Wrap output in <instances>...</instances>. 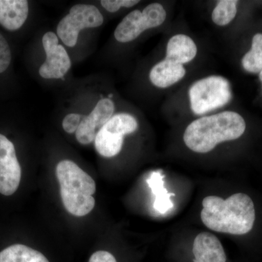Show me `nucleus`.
I'll list each match as a JSON object with an SVG mask.
<instances>
[{"label":"nucleus","mask_w":262,"mask_h":262,"mask_svg":"<svg viewBox=\"0 0 262 262\" xmlns=\"http://www.w3.org/2000/svg\"><path fill=\"white\" fill-rule=\"evenodd\" d=\"M202 204V222L211 230L234 235H243L252 230L256 211L248 194L236 193L226 200L208 196Z\"/></svg>","instance_id":"f257e3e1"},{"label":"nucleus","mask_w":262,"mask_h":262,"mask_svg":"<svg viewBox=\"0 0 262 262\" xmlns=\"http://www.w3.org/2000/svg\"><path fill=\"white\" fill-rule=\"evenodd\" d=\"M244 117L234 112H224L201 117L189 124L184 134V141L196 153H208L219 144L239 139L246 130Z\"/></svg>","instance_id":"f03ea898"},{"label":"nucleus","mask_w":262,"mask_h":262,"mask_svg":"<svg viewBox=\"0 0 262 262\" xmlns=\"http://www.w3.org/2000/svg\"><path fill=\"white\" fill-rule=\"evenodd\" d=\"M62 202L67 211L75 216H84L95 206L96 182L92 177L69 160H62L56 166Z\"/></svg>","instance_id":"7ed1b4c3"},{"label":"nucleus","mask_w":262,"mask_h":262,"mask_svg":"<svg viewBox=\"0 0 262 262\" xmlns=\"http://www.w3.org/2000/svg\"><path fill=\"white\" fill-rule=\"evenodd\" d=\"M189 96L193 113L201 115L227 105L232 99V91L227 79L211 76L193 84Z\"/></svg>","instance_id":"20e7f679"},{"label":"nucleus","mask_w":262,"mask_h":262,"mask_svg":"<svg viewBox=\"0 0 262 262\" xmlns=\"http://www.w3.org/2000/svg\"><path fill=\"white\" fill-rule=\"evenodd\" d=\"M138 126L135 117L128 114H117L112 117L96 134V151L104 158L116 156L121 151L124 136L135 132Z\"/></svg>","instance_id":"39448f33"},{"label":"nucleus","mask_w":262,"mask_h":262,"mask_svg":"<svg viewBox=\"0 0 262 262\" xmlns=\"http://www.w3.org/2000/svg\"><path fill=\"white\" fill-rule=\"evenodd\" d=\"M103 22V15L94 5H75L58 24V37L66 46L75 47L81 30L96 28L102 25Z\"/></svg>","instance_id":"423d86ee"},{"label":"nucleus","mask_w":262,"mask_h":262,"mask_svg":"<svg viewBox=\"0 0 262 262\" xmlns=\"http://www.w3.org/2000/svg\"><path fill=\"white\" fill-rule=\"evenodd\" d=\"M42 46L46 59L39 68V75L45 79L61 78L70 70V56L63 46L58 44V36L55 33L44 34Z\"/></svg>","instance_id":"0eeeda50"},{"label":"nucleus","mask_w":262,"mask_h":262,"mask_svg":"<svg viewBox=\"0 0 262 262\" xmlns=\"http://www.w3.org/2000/svg\"><path fill=\"white\" fill-rule=\"evenodd\" d=\"M20 179L21 168L15 146L8 138L0 134V193L5 196L14 194Z\"/></svg>","instance_id":"6e6552de"},{"label":"nucleus","mask_w":262,"mask_h":262,"mask_svg":"<svg viewBox=\"0 0 262 262\" xmlns=\"http://www.w3.org/2000/svg\"><path fill=\"white\" fill-rule=\"evenodd\" d=\"M115 112V104L108 98H102L98 101L91 114L82 120L80 126L76 131V139L80 144H91L96 139V134L112 118Z\"/></svg>","instance_id":"1a4fd4ad"},{"label":"nucleus","mask_w":262,"mask_h":262,"mask_svg":"<svg viewBox=\"0 0 262 262\" xmlns=\"http://www.w3.org/2000/svg\"><path fill=\"white\" fill-rule=\"evenodd\" d=\"M193 262H227V255L220 239L210 232H201L192 246Z\"/></svg>","instance_id":"9d476101"},{"label":"nucleus","mask_w":262,"mask_h":262,"mask_svg":"<svg viewBox=\"0 0 262 262\" xmlns=\"http://www.w3.org/2000/svg\"><path fill=\"white\" fill-rule=\"evenodd\" d=\"M28 14L29 3L26 0H0V24L5 29L18 30Z\"/></svg>","instance_id":"9b49d317"},{"label":"nucleus","mask_w":262,"mask_h":262,"mask_svg":"<svg viewBox=\"0 0 262 262\" xmlns=\"http://www.w3.org/2000/svg\"><path fill=\"white\" fill-rule=\"evenodd\" d=\"M185 75L184 66L164 59L151 69L149 78L156 87L165 89L178 82Z\"/></svg>","instance_id":"f8f14e48"},{"label":"nucleus","mask_w":262,"mask_h":262,"mask_svg":"<svg viewBox=\"0 0 262 262\" xmlns=\"http://www.w3.org/2000/svg\"><path fill=\"white\" fill-rule=\"evenodd\" d=\"M196 53L198 48L192 38L185 34H177L168 41L165 59L183 65L192 61Z\"/></svg>","instance_id":"ddd939ff"},{"label":"nucleus","mask_w":262,"mask_h":262,"mask_svg":"<svg viewBox=\"0 0 262 262\" xmlns=\"http://www.w3.org/2000/svg\"><path fill=\"white\" fill-rule=\"evenodd\" d=\"M149 27L142 12L135 10L127 14L117 26L115 37L118 42H129L139 37Z\"/></svg>","instance_id":"4468645a"},{"label":"nucleus","mask_w":262,"mask_h":262,"mask_svg":"<svg viewBox=\"0 0 262 262\" xmlns=\"http://www.w3.org/2000/svg\"><path fill=\"white\" fill-rule=\"evenodd\" d=\"M0 262H50L42 253L22 244H15L0 252Z\"/></svg>","instance_id":"2eb2a0df"},{"label":"nucleus","mask_w":262,"mask_h":262,"mask_svg":"<svg viewBox=\"0 0 262 262\" xmlns=\"http://www.w3.org/2000/svg\"><path fill=\"white\" fill-rule=\"evenodd\" d=\"M163 178V176L159 172H154L146 180L151 192L155 195L154 208L161 214L173 208V203L170 198L175 196L174 193H169L164 186Z\"/></svg>","instance_id":"dca6fc26"},{"label":"nucleus","mask_w":262,"mask_h":262,"mask_svg":"<svg viewBox=\"0 0 262 262\" xmlns=\"http://www.w3.org/2000/svg\"><path fill=\"white\" fill-rule=\"evenodd\" d=\"M244 70L250 73H260L262 70V34L253 36L251 48L242 58Z\"/></svg>","instance_id":"f3484780"},{"label":"nucleus","mask_w":262,"mask_h":262,"mask_svg":"<svg viewBox=\"0 0 262 262\" xmlns=\"http://www.w3.org/2000/svg\"><path fill=\"white\" fill-rule=\"evenodd\" d=\"M237 3L238 2L234 0L219 1L212 13L213 23L221 27L230 23L237 14Z\"/></svg>","instance_id":"a211bd4d"},{"label":"nucleus","mask_w":262,"mask_h":262,"mask_svg":"<svg viewBox=\"0 0 262 262\" xmlns=\"http://www.w3.org/2000/svg\"><path fill=\"white\" fill-rule=\"evenodd\" d=\"M149 29L156 28L164 23L166 18V11L163 5L152 3L146 6L142 11Z\"/></svg>","instance_id":"6ab92c4d"},{"label":"nucleus","mask_w":262,"mask_h":262,"mask_svg":"<svg viewBox=\"0 0 262 262\" xmlns=\"http://www.w3.org/2000/svg\"><path fill=\"white\" fill-rule=\"evenodd\" d=\"M11 61V51L5 38L0 34V74L5 72Z\"/></svg>","instance_id":"aec40b11"},{"label":"nucleus","mask_w":262,"mask_h":262,"mask_svg":"<svg viewBox=\"0 0 262 262\" xmlns=\"http://www.w3.org/2000/svg\"><path fill=\"white\" fill-rule=\"evenodd\" d=\"M139 3V0H102L101 4L110 13L118 11L122 7L131 8Z\"/></svg>","instance_id":"412c9836"},{"label":"nucleus","mask_w":262,"mask_h":262,"mask_svg":"<svg viewBox=\"0 0 262 262\" xmlns=\"http://www.w3.org/2000/svg\"><path fill=\"white\" fill-rule=\"evenodd\" d=\"M81 122H82V116L79 114H69L63 119L62 122V126L65 132L68 134H74L78 129Z\"/></svg>","instance_id":"4be33fe9"},{"label":"nucleus","mask_w":262,"mask_h":262,"mask_svg":"<svg viewBox=\"0 0 262 262\" xmlns=\"http://www.w3.org/2000/svg\"><path fill=\"white\" fill-rule=\"evenodd\" d=\"M89 262H117L111 253L106 251H98L91 255Z\"/></svg>","instance_id":"5701e85b"},{"label":"nucleus","mask_w":262,"mask_h":262,"mask_svg":"<svg viewBox=\"0 0 262 262\" xmlns=\"http://www.w3.org/2000/svg\"><path fill=\"white\" fill-rule=\"evenodd\" d=\"M259 79L260 80H261V82H262V70L261 71V72H260L259 73Z\"/></svg>","instance_id":"b1692460"}]
</instances>
